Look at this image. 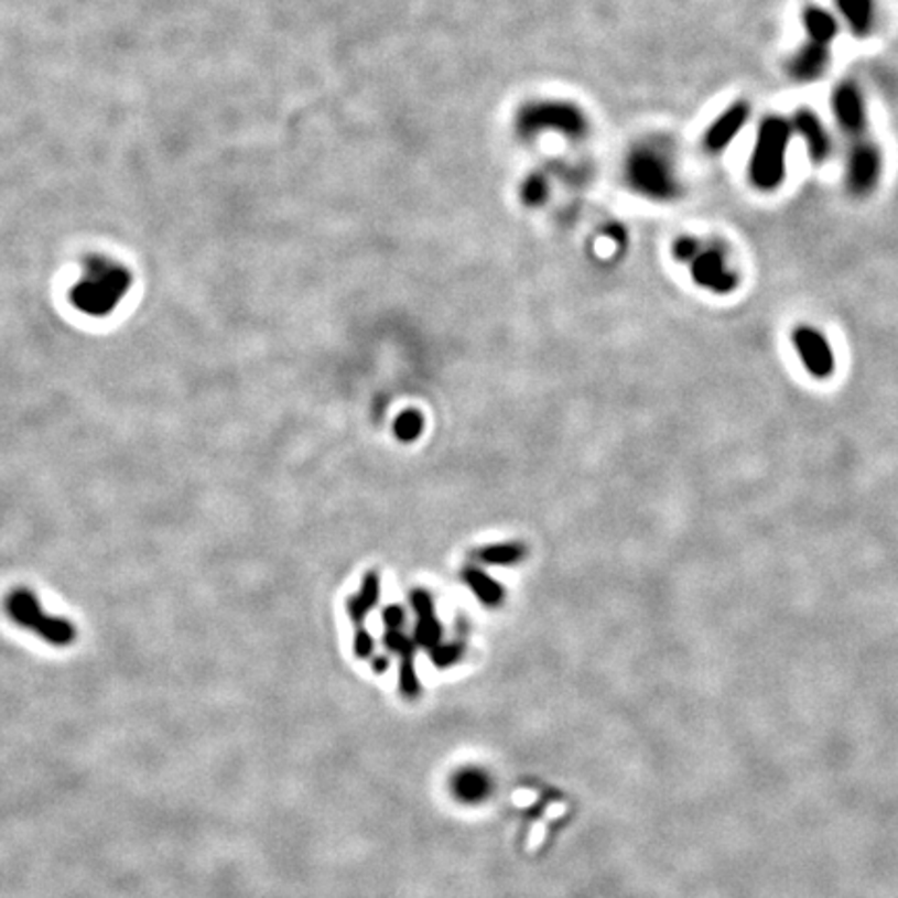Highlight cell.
Masks as SVG:
<instances>
[{
  "label": "cell",
  "instance_id": "6da1fadb",
  "mask_svg": "<svg viewBox=\"0 0 898 898\" xmlns=\"http://www.w3.org/2000/svg\"><path fill=\"white\" fill-rule=\"evenodd\" d=\"M131 288L128 271L105 258H94L72 290L75 309L94 318H102L115 311Z\"/></svg>",
  "mask_w": 898,
  "mask_h": 898
},
{
  "label": "cell",
  "instance_id": "7a4b0ae2",
  "mask_svg": "<svg viewBox=\"0 0 898 898\" xmlns=\"http://www.w3.org/2000/svg\"><path fill=\"white\" fill-rule=\"evenodd\" d=\"M792 126L780 115L766 117L755 138L749 159V180L761 192H773L785 184Z\"/></svg>",
  "mask_w": 898,
  "mask_h": 898
},
{
  "label": "cell",
  "instance_id": "3957f363",
  "mask_svg": "<svg viewBox=\"0 0 898 898\" xmlns=\"http://www.w3.org/2000/svg\"><path fill=\"white\" fill-rule=\"evenodd\" d=\"M672 255L680 264H689L691 277L701 290L715 295L736 292L738 273L731 267L728 255L722 246L701 241L693 236H682L674 241Z\"/></svg>",
  "mask_w": 898,
  "mask_h": 898
},
{
  "label": "cell",
  "instance_id": "277c9868",
  "mask_svg": "<svg viewBox=\"0 0 898 898\" xmlns=\"http://www.w3.org/2000/svg\"><path fill=\"white\" fill-rule=\"evenodd\" d=\"M628 182L649 201L672 202L680 196V182L672 156L658 147L637 148L628 159Z\"/></svg>",
  "mask_w": 898,
  "mask_h": 898
},
{
  "label": "cell",
  "instance_id": "5b68a950",
  "mask_svg": "<svg viewBox=\"0 0 898 898\" xmlns=\"http://www.w3.org/2000/svg\"><path fill=\"white\" fill-rule=\"evenodd\" d=\"M7 614L13 623L28 628L32 635L42 641L51 642L56 647L69 645L75 639L74 624L65 618L48 614L34 593L19 588L13 591L7 599Z\"/></svg>",
  "mask_w": 898,
  "mask_h": 898
},
{
  "label": "cell",
  "instance_id": "8992f818",
  "mask_svg": "<svg viewBox=\"0 0 898 898\" xmlns=\"http://www.w3.org/2000/svg\"><path fill=\"white\" fill-rule=\"evenodd\" d=\"M881 152L878 144H874L869 138H862L851 142V150L846 152V165H844V184L846 190L855 198L869 196L881 177Z\"/></svg>",
  "mask_w": 898,
  "mask_h": 898
},
{
  "label": "cell",
  "instance_id": "52a82bcc",
  "mask_svg": "<svg viewBox=\"0 0 898 898\" xmlns=\"http://www.w3.org/2000/svg\"><path fill=\"white\" fill-rule=\"evenodd\" d=\"M792 346L807 372L815 379H827L836 370V356L824 333L809 325H799L790 333Z\"/></svg>",
  "mask_w": 898,
  "mask_h": 898
},
{
  "label": "cell",
  "instance_id": "ba28073f",
  "mask_svg": "<svg viewBox=\"0 0 898 898\" xmlns=\"http://www.w3.org/2000/svg\"><path fill=\"white\" fill-rule=\"evenodd\" d=\"M832 110L844 136L855 142L867 138V107L855 82H841L832 93Z\"/></svg>",
  "mask_w": 898,
  "mask_h": 898
},
{
  "label": "cell",
  "instance_id": "9c48e42d",
  "mask_svg": "<svg viewBox=\"0 0 898 898\" xmlns=\"http://www.w3.org/2000/svg\"><path fill=\"white\" fill-rule=\"evenodd\" d=\"M790 126H792V133H799L803 138L809 161L813 165H824L832 154L834 144H832V138L822 123V119L818 117V112L811 109L794 110Z\"/></svg>",
  "mask_w": 898,
  "mask_h": 898
},
{
  "label": "cell",
  "instance_id": "30bf717a",
  "mask_svg": "<svg viewBox=\"0 0 898 898\" xmlns=\"http://www.w3.org/2000/svg\"><path fill=\"white\" fill-rule=\"evenodd\" d=\"M749 117H751V107L745 100L734 102L705 131L703 144L714 154L726 150L736 140V136L745 129Z\"/></svg>",
  "mask_w": 898,
  "mask_h": 898
},
{
  "label": "cell",
  "instance_id": "8fae6325",
  "mask_svg": "<svg viewBox=\"0 0 898 898\" xmlns=\"http://www.w3.org/2000/svg\"><path fill=\"white\" fill-rule=\"evenodd\" d=\"M830 46L807 40L801 48L792 55L789 63V74L797 84H811L825 74L830 65Z\"/></svg>",
  "mask_w": 898,
  "mask_h": 898
},
{
  "label": "cell",
  "instance_id": "7c38bea8",
  "mask_svg": "<svg viewBox=\"0 0 898 898\" xmlns=\"http://www.w3.org/2000/svg\"><path fill=\"white\" fill-rule=\"evenodd\" d=\"M844 23L855 37L872 36L876 25V2L874 0H834Z\"/></svg>",
  "mask_w": 898,
  "mask_h": 898
},
{
  "label": "cell",
  "instance_id": "4fadbf2b",
  "mask_svg": "<svg viewBox=\"0 0 898 898\" xmlns=\"http://www.w3.org/2000/svg\"><path fill=\"white\" fill-rule=\"evenodd\" d=\"M803 25L811 42L830 46L839 37V19L820 4H809L803 11Z\"/></svg>",
  "mask_w": 898,
  "mask_h": 898
},
{
  "label": "cell",
  "instance_id": "5bb4252c",
  "mask_svg": "<svg viewBox=\"0 0 898 898\" xmlns=\"http://www.w3.org/2000/svg\"><path fill=\"white\" fill-rule=\"evenodd\" d=\"M462 581H464L466 587L477 595L480 604L487 605V607H497V605L504 604V597H506L504 587L497 581H494L487 572H483L477 566H468V569L464 570Z\"/></svg>",
  "mask_w": 898,
  "mask_h": 898
},
{
  "label": "cell",
  "instance_id": "9a60e30c",
  "mask_svg": "<svg viewBox=\"0 0 898 898\" xmlns=\"http://www.w3.org/2000/svg\"><path fill=\"white\" fill-rule=\"evenodd\" d=\"M527 558V548L520 543H497L477 551L478 562L489 566H513Z\"/></svg>",
  "mask_w": 898,
  "mask_h": 898
},
{
  "label": "cell",
  "instance_id": "2e32d148",
  "mask_svg": "<svg viewBox=\"0 0 898 898\" xmlns=\"http://www.w3.org/2000/svg\"><path fill=\"white\" fill-rule=\"evenodd\" d=\"M422 429H424V419H422L419 410H405L393 422V433L402 443H412V441L419 440L422 435Z\"/></svg>",
  "mask_w": 898,
  "mask_h": 898
},
{
  "label": "cell",
  "instance_id": "e0dca14e",
  "mask_svg": "<svg viewBox=\"0 0 898 898\" xmlns=\"http://www.w3.org/2000/svg\"><path fill=\"white\" fill-rule=\"evenodd\" d=\"M414 641L422 647H437L441 641V624L435 620V616L419 618V624L414 628Z\"/></svg>",
  "mask_w": 898,
  "mask_h": 898
},
{
  "label": "cell",
  "instance_id": "ac0fdd59",
  "mask_svg": "<svg viewBox=\"0 0 898 898\" xmlns=\"http://www.w3.org/2000/svg\"><path fill=\"white\" fill-rule=\"evenodd\" d=\"M379 593H381V587H379V574L375 572V570H370L365 574V578H363V588H360V593H358V599L365 604L368 612L377 605L379 602Z\"/></svg>",
  "mask_w": 898,
  "mask_h": 898
},
{
  "label": "cell",
  "instance_id": "d6986e66",
  "mask_svg": "<svg viewBox=\"0 0 898 898\" xmlns=\"http://www.w3.org/2000/svg\"><path fill=\"white\" fill-rule=\"evenodd\" d=\"M387 649L400 653L403 660H410L414 653V642L410 641L408 637H403L400 630H389L386 635Z\"/></svg>",
  "mask_w": 898,
  "mask_h": 898
},
{
  "label": "cell",
  "instance_id": "ffe728a7",
  "mask_svg": "<svg viewBox=\"0 0 898 898\" xmlns=\"http://www.w3.org/2000/svg\"><path fill=\"white\" fill-rule=\"evenodd\" d=\"M462 656V647L459 645H437L433 647V661L440 668H447L452 663H456Z\"/></svg>",
  "mask_w": 898,
  "mask_h": 898
},
{
  "label": "cell",
  "instance_id": "44dd1931",
  "mask_svg": "<svg viewBox=\"0 0 898 898\" xmlns=\"http://www.w3.org/2000/svg\"><path fill=\"white\" fill-rule=\"evenodd\" d=\"M410 602H412V607H414V612H416V616L419 618H429V616H435V604H433V597L426 593V591H414L412 595H410Z\"/></svg>",
  "mask_w": 898,
  "mask_h": 898
},
{
  "label": "cell",
  "instance_id": "7402d4cb",
  "mask_svg": "<svg viewBox=\"0 0 898 898\" xmlns=\"http://www.w3.org/2000/svg\"><path fill=\"white\" fill-rule=\"evenodd\" d=\"M400 680H402V689L405 693H416L419 691V679H416L412 661L403 660Z\"/></svg>",
  "mask_w": 898,
  "mask_h": 898
},
{
  "label": "cell",
  "instance_id": "603a6c76",
  "mask_svg": "<svg viewBox=\"0 0 898 898\" xmlns=\"http://www.w3.org/2000/svg\"><path fill=\"white\" fill-rule=\"evenodd\" d=\"M383 623L387 624V628H389V630H400L403 623H405V614H403L402 607H398V605H389L386 612H383Z\"/></svg>",
  "mask_w": 898,
  "mask_h": 898
},
{
  "label": "cell",
  "instance_id": "cb8c5ba5",
  "mask_svg": "<svg viewBox=\"0 0 898 898\" xmlns=\"http://www.w3.org/2000/svg\"><path fill=\"white\" fill-rule=\"evenodd\" d=\"M346 609H348L349 620L356 624L365 623V618H367L368 609L365 607V604L358 599V595L356 597H348V604H346Z\"/></svg>",
  "mask_w": 898,
  "mask_h": 898
},
{
  "label": "cell",
  "instance_id": "d4e9b609",
  "mask_svg": "<svg viewBox=\"0 0 898 898\" xmlns=\"http://www.w3.org/2000/svg\"><path fill=\"white\" fill-rule=\"evenodd\" d=\"M356 653L358 658H368L372 653V639L367 630H358L356 635Z\"/></svg>",
  "mask_w": 898,
  "mask_h": 898
}]
</instances>
